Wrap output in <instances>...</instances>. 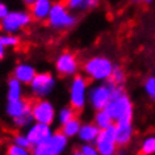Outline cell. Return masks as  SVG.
I'll return each mask as SVG.
<instances>
[{
  "mask_svg": "<svg viewBox=\"0 0 155 155\" xmlns=\"http://www.w3.org/2000/svg\"><path fill=\"white\" fill-rule=\"evenodd\" d=\"M105 110L109 113L114 124L133 122V114H134L133 103H131L130 96L126 94L124 87L114 86L110 101L105 107Z\"/></svg>",
  "mask_w": 155,
  "mask_h": 155,
  "instance_id": "6da1fadb",
  "label": "cell"
},
{
  "mask_svg": "<svg viewBox=\"0 0 155 155\" xmlns=\"http://www.w3.org/2000/svg\"><path fill=\"white\" fill-rule=\"evenodd\" d=\"M114 63L105 55H94L84 62L83 71L88 79L94 82H108L110 80Z\"/></svg>",
  "mask_w": 155,
  "mask_h": 155,
  "instance_id": "7a4b0ae2",
  "label": "cell"
},
{
  "mask_svg": "<svg viewBox=\"0 0 155 155\" xmlns=\"http://www.w3.org/2000/svg\"><path fill=\"white\" fill-rule=\"evenodd\" d=\"M46 22H48V25L53 30H57V32H67V30L72 29L76 25L78 18L64 5V3L58 2V3H53L51 11H50V15Z\"/></svg>",
  "mask_w": 155,
  "mask_h": 155,
  "instance_id": "3957f363",
  "label": "cell"
},
{
  "mask_svg": "<svg viewBox=\"0 0 155 155\" xmlns=\"http://www.w3.org/2000/svg\"><path fill=\"white\" fill-rule=\"evenodd\" d=\"M88 79L83 75L72 76V80L70 83L68 90V99L70 105H71L76 112L84 109V107L88 103Z\"/></svg>",
  "mask_w": 155,
  "mask_h": 155,
  "instance_id": "277c9868",
  "label": "cell"
},
{
  "mask_svg": "<svg viewBox=\"0 0 155 155\" xmlns=\"http://www.w3.org/2000/svg\"><path fill=\"white\" fill-rule=\"evenodd\" d=\"M33 18L26 11H9L8 15L0 21V30L3 33L17 34L32 24Z\"/></svg>",
  "mask_w": 155,
  "mask_h": 155,
  "instance_id": "5b68a950",
  "label": "cell"
},
{
  "mask_svg": "<svg viewBox=\"0 0 155 155\" xmlns=\"http://www.w3.org/2000/svg\"><path fill=\"white\" fill-rule=\"evenodd\" d=\"M114 84L108 80V82H100L95 84L88 91V103L95 110L105 109L108 103L110 101L112 92H113Z\"/></svg>",
  "mask_w": 155,
  "mask_h": 155,
  "instance_id": "8992f818",
  "label": "cell"
},
{
  "mask_svg": "<svg viewBox=\"0 0 155 155\" xmlns=\"http://www.w3.org/2000/svg\"><path fill=\"white\" fill-rule=\"evenodd\" d=\"M57 86V80L50 72H37L32 82L29 83L30 94L34 99H46L53 94Z\"/></svg>",
  "mask_w": 155,
  "mask_h": 155,
  "instance_id": "52a82bcc",
  "label": "cell"
},
{
  "mask_svg": "<svg viewBox=\"0 0 155 155\" xmlns=\"http://www.w3.org/2000/svg\"><path fill=\"white\" fill-rule=\"evenodd\" d=\"M32 116L34 122L46 124V125H51L57 120V110L54 108L53 103H50L46 99H36L32 103Z\"/></svg>",
  "mask_w": 155,
  "mask_h": 155,
  "instance_id": "ba28073f",
  "label": "cell"
},
{
  "mask_svg": "<svg viewBox=\"0 0 155 155\" xmlns=\"http://www.w3.org/2000/svg\"><path fill=\"white\" fill-rule=\"evenodd\" d=\"M57 72L63 78H71L78 75V71L80 68V63L76 54L72 51H62L55 58L54 62Z\"/></svg>",
  "mask_w": 155,
  "mask_h": 155,
  "instance_id": "9c48e42d",
  "label": "cell"
},
{
  "mask_svg": "<svg viewBox=\"0 0 155 155\" xmlns=\"http://www.w3.org/2000/svg\"><path fill=\"white\" fill-rule=\"evenodd\" d=\"M95 146L99 151V155H116L118 150V145L116 142L114 124L107 129L100 130L97 139L95 141Z\"/></svg>",
  "mask_w": 155,
  "mask_h": 155,
  "instance_id": "30bf717a",
  "label": "cell"
},
{
  "mask_svg": "<svg viewBox=\"0 0 155 155\" xmlns=\"http://www.w3.org/2000/svg\"><path fill=\"white\" fill-rule=\"evenodd\" d=\"M53 129L50 125H46V124H40V122H34L33 125H30L28 129H26V137H28L30 145L33 146H38L42 145V143L48 142L53 135Z\"/></svg>",
  "mask_w": 155,
  "mask_h": 155,
  "instance_id": "8fae6325",
  "label": "cell"
},
{
  "mask_svg": "<svg viewBox=\"0 0 155 155\" xmlns=\"http://www.w3.org/2000/svg\"><path fill=\"white\" fill-rule=\"evenodd\" d=\"M114 131H116V142H117L118 147H126L133 141L134 137L133 122H116Z\"/></svg>",
  "mask_w": 155,
  "mask_h": 155,
  "instance_id": "7c38bea8",
  "label": "cell"
},
{
  "mask_svg": "<svg viewBox=\"0 0 155 155\" xmlns=\"http://www.w3.org/2000/svg\"><path fill=\"white\" fill-rule=\"evenodd\" d=\"M51 7H53L51 0H36V2L29 7L30 8L29 13L34 21L44 22L48 20L50 11H51Z\"/></svg>",
  "mask_w": 155,
  "mask_h": 155,
  "instance_id": "4fadbf2b",
  "label": "cell"
},
{
  "mask_svg": "<svg viewBox=\"0 0 155 155\" xmlns=\"http://www.w3.org/2000/svg\"><path fill=\"white\" fill-rule=\"evenodd\" d=\"M30 107H32V103L30 100L22 97L18 100H8L5 105V113L9 118H17L20 117L21 114L26 113V112L30 110Z\"/></svg>",
  "mask_w": 155,
  "mask_h": 155,
  "instance_id": "5bb4252c",
  "label": "cell"
},
{
  "mask_svg": "<svg viewBox=\"0 0 155 155\" xmlns=\"http://www.w3.org/2000/svg\"><path fill=\"white\" fill-rule=\"evenodd\" d=\"M36 74H37V71H36V68H34V66L25 63V62L17 63L13 68V78L17 79L20 83H22L24 86H29V83L34 79Z\"/></svg>",
  "mask_w": 155,
  "mask_h": 155,
  "instance_id": "9a60e30c",
  "label": "cell"
},
{
  "mask_svg": "<svg viewBox=\"0 0 155 155\" xmlns=\"http://www.w3.org/2000/svg\"><path fill=\"white\" fill-rule=\"evenodd\" d=\"M99 134H100V129L94 122H86V124H82V126H80V130L78 133V138L83 143H95Z\"/></svg>",
  "mask_w": 155,
  "mask_h": 155,
  "instance_id": "2e32d148",
  "label": "cell"
},
{
  "mask_svg": "<svg viewBox=\"0 0 155 155\" xmlns=\"http://www.w3.org/2000/svg\"><path fill=\"white\" fill-rule=\"evenodd\" d=\"M68 139L70 138H67L59 130V131L53 133L51 138L48 141V143L50 145V147L54 150V153H55L57 155H62L66 151V149H67V146H68Z\"/></svg>",
  "mask_w": 155,
  "mask_h": 155,
  "instance_id": "e0dca14e",
  "label": "cell"
},
{
  "mask_svg": "<svg viewBox=\"0 0 155 155\" xmlns=\"http://www.w3.org/2000/svg\"><path fill=\"white\" fill-rule=\"evenodd\" d=\"M63 3L71 12H86L99 4L96 0H63Z\"/></svg>",
  "mask_w": 155,
  "mask_h": 155,
  "instance_id": "ac0fdd59",
  "label": "cell"
},
{
  "mask_svg": "<svg viewBox=\"0 0 155 155\" xmlns=\"http://www.w3.org/2000/svg\"><path fill=\"white\" fill-rule=\"evenodd\" d=\"M22 97H24V84L12 76L8 80V86H7V99L18 100Z\"/></svg>",
  "mask_w": 155,
  "mask_h": 155,
  "instance_id": "d6986e66",
  "label": "cell"
},
{
  "mask_svg": "<svg viewBox=\"0 0 155 155\" xmlns=\"http://www.w3.org/2000/svg\"><path fill=\"white\" fill-rule=\"evenodd\" d=\"M80 126H82V122L78 117H74L72 120H70L68 122L63 124L61 126V131L63 133L67 138H74L78 137V133L80 130Z\"/></svg>",
  "mask_w": 155,
  "mask_h": 155,
  "instance_id": "ffe728a7",
  "label": "cell"
},
{
  "mask_svg": "<svg viewBox=\"0 0 155 155\" xmlns=\"http://www.w3.org/2000/svg\"><path fill=\"white\" fill-rule=\"evenodd\" d=\"M94 124L100 130H103V129H107V127L112 126L114 124V121L112 120L109 113L105 109H101V110H96L95 117H94Z\"/></svg>",
  "mask_w": 155,
  "mask_h": 155,
  "instance_id": "44dd1931",
  "label": "cell"
},
{
  "mask_svg": "<svg viewBox=\"0 0 155 155\" xmlns=\"http://www.w3.org/2000/svg\"><path fill=\"white\" fill-rule=\"evenodd\" d=\"M141 155H155V133L146 135L139 146Z\"/></svg>",
  "mask_w": 155,
  "mask_h": 155,
  "instance_id": "7402d4cb",
  "label": "cell"
},
{
  "mask_svg": "<svg viewBox=\"0 0 155 155\" xmlns=\"http://www.w3.org/2000/svg\"><path fill=\"white\" fill-rule=\"evenodd\" d=\"M110 82L113 83L114 86L124 87V84L126 82V72H125V70H124L122 66L114 63L113 71H112V76H110Z\"/></svg>",
  "mask_w": 155,
  "mask_h": 155,
  "instance_id": "603a6c76",
  "label": "cell"
},
{
  "mask_svg": "<svg viewBox=\"0 0 155 155\" xmlns=\"http://www.w3.org/2000/svg\"><path fill=\"white\" fill-rule=\"evenodd\" d=\"M74 117H76V110L74 109L71 105L68 107H63L59 112H57V121L59 122V125L62 126L63 124L68 122L70 120H72Z\"/></svg>",
  "mask_w": 155,
  "mask_h": 155,
  "instance_id": "cb8c5ba5",
  "label": "cell"
},
{
  "mask_svg": "<svg viewBox=\"0 0 155 155\" xmlns=\"http://www.w3.org/2000/svg\"><path fill=\"white\" fill-rule=\"evenodd\" d=\"M21 44L20 38L16 34H11V33H3L0 34V45L4 48H17Z\"/></svg>",
  "mask_w": 155,
  "mask_h": 155,
  "instance_id": "d4e9b609",
  "label": "cell"
},
{
  "mask_svg": "<svg viewBox=\"0 0 155 155\" xmlns=\"http://www.w3.org/2000/svg\"><path fill=\"white\" fill-rule=\"evenodd\" d=\"M33 121H34V120H33V116H32V109H30L29 112L21 114L20 117L15 118L13 124H15V126H16L17 129H28V127L32 125Z\"/></svg>",
  "mask_w": 155,
  "mask_h": 155,
  "instance_id": "484cf974",
  "label": "cell"
},
{
  "mask_svg": "<svg viewBox=\"0 0 155 155\" xmlns=\"http://www.w3.org/2000/svg\"><path fill=\"white\" fill-rule=\"evenodd\" d=\"M143 90L146 96L155 103V75H149L143 82Z\"/></svg>",
  "mask_w": 155,
  "mask_h": 155,
  "instance_id": "4316f807",
  "label": "cell"
},
{
  "mask_svg": "<svg viewBox=\"0 0 155 155\" xmlns=\"http://www.w3.org/2000/svg\"><path fill=\"white\" fill-rule=\"evenodd\" d=\"M32 155H57L48 142L32 147Z\"/></svg>",
  "mask_w": 155,
  "mask_h": 155,
  "instance_id": "83f0119b",
  "label": "cell"
},
{
  "mask_svg": "<svg viewBox=\"0 0 155 155\" xmlns=\"http://www.w3.org/2000/svg\"><path fill=\"white\" fill-rule=\"evenodd\" d=\"M7 155H32V151H30V149L21 147V146H17L15 143H12L7 149Z\"/></svg>",
  "mask_w": 155,
  "mask_h": 155,
  "instance_id": "f1b7e54d",
  "label": "cell"
},
{
  "mask_svg": "<svg viewBox=\"0 0 155 155\" xmlns=\"http://www.w3.org/2000/svg\"><path fill=\"white\" fill-rule=\"evenodd\" d=\"M12 143H15V145H17V146H21V147H26V149H32V145H30V142L25 133L15 134Z\"/></svg>",
  "mask_w": 155,
  "mask_h": 155,
  "instance_id": "f546056e",
  "label": "cell"
},
{
  "mask_svg": "<svg viewBox=\"0 0 155 155\" xmlns=\"http://www.w3.org/2000/svg\"><path fill=\"white\" fill-rule=\"evenodd\" d=\"M79 150L82 151L84 155H99V151L96 149L95 143H83L79 147Z\"/></svg>",
  "mask_w": 155,
  "mask_h": 155,
  "instance_id": "4dcf8cb0",
  "label": "cell"
},
{
  "mask_svg": "<svg viewBox=\"0 0 155 155\" xmlns=\"http://www.w3.org/2000/svg\"><path fill=\"white\" fill-rule=\"evenodd\" d=\"M8 12H9V9H8V7H7L4 3H2L0 2V21L4 18L7 15H8Z\"/></svg>",
  "mask_w": 155,
  "mask_h": 155,
  "instance_id": "1f68e13d",
  "label": "cell"
},
{
  "mask_svg": "<svg viewBox=\"0 0 155 155\" xmlns=\"http://www.w3.org/2000/svg\"><path fill=\"white\" fill-rule=\"evenodd\" d=\"M134 4H151L154 0H130Z\"/></svg>",
  "mask_w": 155,
  "mask_h": 155,
  "instance_id": "d6a6232c",
  "label": "cell"
},
{
  "mask_svg": "<svg viewBox=\"0 0 155 155\" xmlns=\"http://www.w3.org/2000/svg\"><path fill=\"white\" fill-rule=\"evenodd\" d=\"M4 55H5V48H4V46L0 45V61H2L3 58H4Z\"/></svg>",
  "mask_w": 155,
  "mask_h": 155,
  "instance_id": "836d02e7",
  "label": "cell"
},
{
  "mask_svg": "<svg viewBox=\"0 0 155 155\" xmlns=\"http://www.w3.org/2000/svg\"><path fill=\"white\" fill-rule=\"evenodd\" d=\"M21 2H22V4H25L26 7H30L36 0H21Z\"/></svg>",
  "mask_w": 155,
  "mask_h": 155,
  "instance_id": "e575fe53",
  "label": "cell"
},
{
  "mask_svg": "<svg viewBox=\"0 0 155 155\" xmlns=\"http://www.w3.org/2000/svg\"><path fill=\"white\" fill-rule=\"evenodd\" d=\"M70 155H84V154L79 149H75V150H72L71 153H70Z\"/></svg>",
  "mask_w": 155,
  "mask_h": 155,
  "instance_id": "d590c367",
  "label": "cell"
},
{
  "mask_svg": "<svg viewBox=\"0 0 155 155\" xmlns=\"http://www.w3.org/2000/svg\"><path fill=\"white\" fill-rule=\"evenodd\" d=\"M96 2H97V3H100V2H101V0H96Z\"/></svg>",
  "mask_w": 155,
  "mask_h": 155,
  "instance_id": "8d00e7d4",
  "label": "cell"
}]
</instances>
